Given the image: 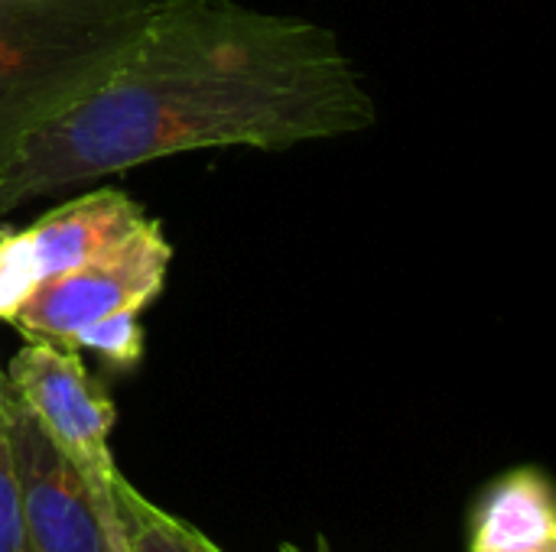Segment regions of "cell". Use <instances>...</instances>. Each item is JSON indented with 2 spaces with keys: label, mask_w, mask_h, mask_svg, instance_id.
I'll use <instances>...</instances> for the list:
<instances>
[{
  "label": "cell",
  "mask_w": 556,
  "mask_h": 552,
  "mask_svg": "<svg viewBox=\"0 0 556 552\" xmlns=\"http://www.w3.org/2000/svg\"><path fill=\"white\" fill-rule=\"evenodd\" d=\"M10 449L26 552H117L98 508L36 416L10 394Z\"/></svg>",
  "instance_id": "cell-6"
},
{
  "label": "cell",
  "mask_w": 556,
  "mask_h": 552,
  "mask_svg": "<svg viewBox=\"0 0 556 552\" xmlns=\"http://www.w3.org/2000/svg\"><path fill=\"white\" fill-rule=\"evenodd\" d=\"M10 394L36 416L52 446L81 475L104 534L124 552V527L114 501L117 465L108 449V436L117 423V410L104 387L88 374L75 348L49 342H26L3 368Z\"/></svg>",
  "instance_id": "cell-3"
},
{
  "label": "cell",
  "mask_w": 556,
  "mask_h": 552,
  "mask_svg": "<svg viewBox=\"0 0 556 552\" xmlns=\"http://www.w3.org/2000/svg\"><path fill=\"white\" fill-rule=\"evenodd\" d=\"M75 351H91L98 355L108 368L114 371H130L143 361V325L137 309L114 312L108 319H98L85 332H78Z\"/></svg>",
  "instance_id": "cell-9"
},
{
  "label": "cell",
  "mask_w": 556,
  "mask_h": 552,
  "mask_svg": "<svg viewBox=\"0 0 556 552\" xmlns=\"http://www.w3.org/2000/svg\"><path fill=\"white\" fill-rule=\"evenodd\" d=\"M114 501L124 527V552H225L202 530L143 498L124 475L114 482Z\"/></svg>",
  "instance_id": "cell-8"
},
{
  "label": "cell",
  "mask_w": 556,
  "mask_h": 552,
  "mask_svg": "<svg viewBox=\"0 0 556 552\" xmlns=\"http://www.w3.org/2000/svg\"><path fill=\"white\" fill-rule=\"evenodd\" d=\"M173 247L156 218L101 257L42 283L10 319L26 342L72 348L78 332L124 309L143 312L166 286Z\"/></svg>",
  "instance_id": "cell-4"
},
{
  "label": "cell",
  "mask_w": 556,
  "mask_h": 552,
  "mask_svg": "<svg viewBox=\"0 0 556 552\" xmlns=\"http://www.w3.org/2000/svg\"><path fill=\"white\" fill-rule=\"evenodd\" d=\"M156 0H0V169L20 143L68 111Z\"/></svg>",
  "instance_id": "cell-2"
},
{
  "label": "cell",
  "mask_w": 556,
  "mask_h": 552,
  "mask_svg": "<svg viewBox=\"0 0 556 552\" xmlns=\"http://www.w3.org/2000/svg\"><path fill=\"white\" fill-rule=\"evenodd\" d=\"M143 221V205L127 192L91 189L26 228L0 231V322H10L42 283L117 247Z\"/></svg>",
  "instance_id": "cell-5"
},
{
  "label": "cell",
  "mask_w": 556,
  "mask_h": 552,
  "mask_svg": "<svg viewBox=\"0 0 556 552\" xmlns=\"http://www.w3.org/2000/svg\"><path fill=\"white\" fill-rule=\"evenodd\" d=\"M0 552H26L16 468L10 449V384L3 368H0Z\"/></svg>",
  "instance_id": "cell-10"
},
{
  "label": "cell",
  "mask_w": 556,
  "mask_h": 552,
  "mask_svg": "<svg viewBox=\"0 0 556 552\" xmlns=\"http://www.w3.org/2000/svg\"><path fill=\"white\" fill-rule=\"evenodd\" d=\"M375 120V98L329 26L238 0H156L98 85L0 169V215L176 153H274Z\"/></svg>",
  "instance_id": "cell-1"
},
{
  "label": "cell",
  "mask_w": 556,
  "mask_h": 552,
  "mask_svg": "<svg viewBox=\"0 0 556 552\" xmlns=\"http://www.w3.org/2000/svg\"><path fill=\"white\" fill-rule=\"evenodd\" d=\"M469 552H556L554 488L541 468H511L482 491Z\"/></svg>",
  "instance_id": "cell-7"
},
{
  "label": "cell",
  "mask_w": 556,
  "mask_h": 552,
  "mask_svg": "<svg viewBox=\"0 0 556 552\" xmlns=\"http://www.w3.org/2000/svg\"><path fill=\"white\" fill-rule=\"evenodd\" d=\"M280 552H303V550H296V547H290V543H283V547H280Z\"/></svg>",
  "instance_id": "cell-11"
}]
</instances>
